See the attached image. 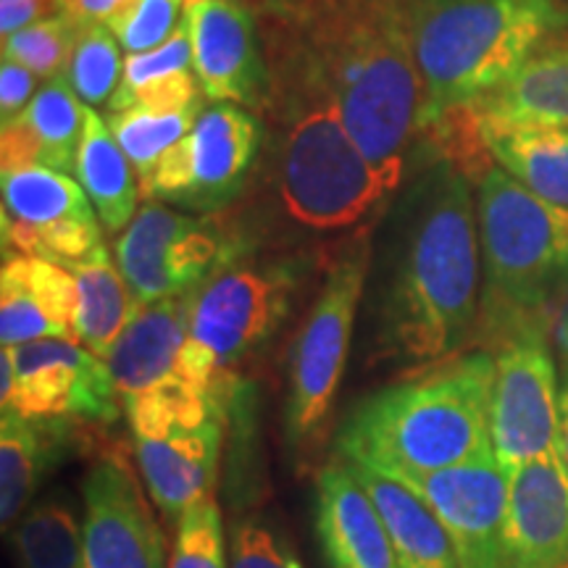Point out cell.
Returning <instances> with one entry per match:
<instances>
[{
  "instance_id": "cell-1",
  "label": "cell",
  "mask_w": 568,
  "mask_h": 568,
  "mask_svg": "<svg viewBox=\"0 0 568 568\" xmlns=\"http://www.w3.org/2000/svg\"><path fill=\"white\" fill-rule=\"evenodd\" d=\"M376 237L374 364L418 372L464 353L481 305L479 216L468 174L445 159L429 163Z\"/></svg>"
},
{
  "instance_id": "cell-2",
  "label": "cell",
  "mask_w": 568,
  "mask_h": 568,
  "mask_svg": "<svg viewBox=\"0 0 568 568\" xmlns=\"http://www.w3.org/2000/svg\"><path fill=\"white\" fill-rule=\"evenodd\" d=\"M426 0H305L290 27H274L335 98L366 159L400 190L422 134L424 88L416 27Z\"/></svg>"
},
{
  "instance_id": "cell-3",
  "label": "cell",
  "mask_w": 568,
  "mask_h": 568,
  "mask_svg": "<svg viewBox=\"0 0 568 568\" xmlns=\"http://www.w3.org/2000/svg\"><path fill=\"white\" fill-rule=\"evenodd\" d=\"M495 355L464 351L410 372L355 403L337 432V453L385 477L439 471L493 450Z\"/></svg>"
},
{
  "instance_id": "cell-4",
  "label": "cell",
  "mask_w": 568,
  "mask_h": 568,
  "mask_svg": "<svg viewBox=\"0 0 568 568\" xmlns=\"http://www.w3.org/2000/svg\"><path fill=\"white\" fill-rule=\"evenodd\" d=\"M272 95L276 140L274 187L280 213L301 234L364 226L395 195L347 132L335 98L287 40H274Z\"/></svg>"
},
{
  "instance_id": "cell-5",
  "label": "cell",
  "mask_w": 568,
  "mask_h": 568,
  "mask_svg": "<svg viewBox=\"0 0 568 568\" xmlns=\"http://www.w3.org/2000/svg\"><path fill=\"white\" fill-rule=\"evenodd\" d=\"M566 27L564 0H426L414 42L422 132L493 95Z\"/></svg>"
},
{
  "instance_id": "cell-6",
  "label": "cell",
  "mask_w": 568,
  "mask_h": 568,
  "mask_svg": "<svg viewBox=\"0 0 568 568\" xmlns=\"http://www.w3.org/2000/svg\"><path fill=\"white\" fill-rule=\"evenodd\" d=\"M481 332L497 345L527 326H550L568 295V209L531 193L489 163L477 182Z\"/></svg>"
},
{
  "instance_id": "cell-7",
  "label": "cell",
  "mask_w": 568,
  "mask_h": 568,
  "mask_svg": "<svg viewBox=\"0 0 568 568\" xmlns=\"http://www.w3.org/2000/svg\"><path fill=\"white\" fill-rule=\"evenodd\" d=\"M374 234L376 226L364 224L339 243L290 347L282 426L284 439L293 450H305L322 435L337 400L353 329L366 297Z\"/></svg>"
},
{
  "instance_id": "cell-8",
  "label": "cell",
  "mask_w": 568,
  "mask_h": 568,
  "mask_svg": "<svg viewBox=\"0 0 568 568\" xmlns=\"http://www.w3.org/2000/svg\"><path fill=\"white\" fill-rule=\"evenodd\" d=\"M122 410L148 497L163 516L180 521L216 487L226 397L166 389L126 400Z\"/></svg>"
},
{
  "instance_id": "cell-9",
  "label": "cell",
  "mask_w": 568,
  "mask_h": 568,
  "mask_svg": "<svg viewBox=\"0 0 568 568\" xmlns=\"http://www.w3.org/2000/svg\"><path fill=\"white\" fill-rule=\"evenodd\" d=\"M308 272L303 255L243 253L193 293L190 337L234 376V368L264 351L293 314Z\"/></svg>"
},
{
  "instance_id": "cell-10",
  "label": "cell",
  "mask_w": 568,
  "mask_h": 568,
  "mask_svg": "<svg viewBox=\"0 0 568 568\" xmlns=\"http://www.w3.org/2000/svg\"><path fill=\"white\" fill-rule=\"evenodd\" d=\"M247 251L243 230L224 224L219 213L176 211L161 201L142 203L113 237V258L140 305L195 293Z\"/></svg>"
},
{
  "instance_id": "cell-11",
  "label": "cell",
  "mask_w": 568,
  "mask_h": 568,
  "mask_svg": "<svg viewBox=\"0 0 568 568\" xmlns=\"http://www.w3.org/2000/svg\"><path fill=\"white\" fill-rule=\"evenodd\" d=\"M261 142L264 130L251 109L203 105L193 130L140 182L142 197L190 213H219L243 193Z\"/></svg>"
},
{
  "instance_id": "cell-12",
  "label": "cell",
  "mask_w": 568,
  "mask_h": 568,
  "mask_svg": "<svg viewBox=\"0 0 568 568\" xmlns=\"http://www.w3.org/2000/svg\"><path fill=\"white\" fill-rule=\"evenodd\" d=\"M0 406L34 418L84 424H113L122 414L109 361L67 337L3 347Z\"/></svg>"
},
{
  "instance_id": "cell-13",
  "label": "cell",
  "mask_w": 568,
  "mask_h": 568,
  "mask_svg": "<svg viewBox=\"0 0 568 568\" xmlns=\"http://www.w3.org/2000/svg\"><path fill=\"white\" fill-rule=\"evenodd\" d=\"M550 326H527L495 345L489 437L506 471L558 450V368Z\"/></svg>"
},
{
  "instance_id": "cell-14",
  "label": "cell",
  "mask_w": 568,
  "mask_h": 568,
  "mask_svg": "<svg viewBox=\"0 0 568 568\" xmlns=\"http://www.w3.org/2000/svg\"><path fill=\"white\" fill-rule=\"evenodd\" d=\"M193 293L140 305L109 353V368L122 406L134 397L195 389L230 400L234 376L224 374L190 337Z\"/></svg>"
},
{
  "instance_id": "cell-15",
  "label": "cell",
  "mask_w": 568,
  "mask_h": 568,
  "mask_svg": "<svg viewBox=\"0 0 568 568\" xmlns=\"http://www.w3.org/2000/svg\"><path fill=\"white\" fill-rule=\"evenodd\" d=\"M3 251L71 266L103 243L101 219L82 184L48 166L0 174Z\"/></svg>"
},
{
  "instance_id": "cell-16",
  "label": "cell",
  "mask_w": 568,
  "mask_h": 568,
  "mask_svg": "<svg viewBox=\"0 0 568 568\" xmlns=\"http://www.w3.org/2000/svg\"><path fill=\"white\" fill-rule=\"evenodd\" d=\"M145 493L122 458L105 456L90 468L82 481L84 568H169Z\"/></svg>"
},
{
  "instance_id": "cell-17",
  "label": "cell",
  "mask_w": 568,
  "mask_h": 568,
  "mask_svg": "<svg viewBox=\"0 0 568 568\" xmlns=\"http://www.w3.org/2000/svg\"><path fill=\"white\" fill-rule=\"evenodd\" d=\"M435 510L456 545L460 568L500 566V535L508 508V471L495 450L439 471L400 477Z\"/></svg>"
},
{
  "instance_id": "cell-18",
  "label": "cell",
  "mask_w": 568,
  "mask_h": 568,
  "mask_svg": "<svg viewBox=\"0 0 568 568\" xmlns=\"http://www.w3.org/2000/svg\"><path fill=\"white\" fill-rule=\"evenodd\" d=\"M203 98L243 109L268 105L272 67L258 40V17L237 0H197L184 13Z\"/></svg>"
},
{
  "instance_id": "cell-19",
  "label": "cell",
  "mask_w": 568,
  "mask_h": 568,
  "mask_svg": "<svg viewBox=\"0 0 568 568\" xmlns=\"http://www.w3.org/2000/svg\"><path fill=\"white\" fill-rule=\"evenodd\" d=\"M568 566V468L558 450L508 471L497 568Z\"/></svg>"
},
{
  "instance_id": "cell-20",
  "label": "cell",
  "mask_w": 568,
  "mask_h": 568,
  "mask_svg": "<svg viewBox=\"0 0 568 568\" xmlns=\"http://www.w3.org/2000/svg\"><path fill=\"white\" fill-rule=\"evenodd\" d=\"M314 516L326 568H400L382 514L345 460L318 471Z\"/></svg>"
},
{
  "instance_id": "cell-21",
  "label": "cell",
  "mask_w": 568,
  "mask_h": 568,
  "mask_svg": "<svg viewBox=\"0 0 568 568\" xmlns=\"http://www.w3.org/2000/svg\"><path fill=\"white\" fill-rule=\"evenodd\" d=\"M77 284L67 266L34 255L6 253L0 272V343L74 339Z\"/></svg>"
},
{
  "instance_id": "cell-22",
  "label": "cell",
  "mask_w": 568,
  "mask_h": 568,
  "mask_svg": "<svg viewBox=\"0 0 568 568\" xmlns=\"http://www.w3.org/2000/svg\"><path fill=\"white\" fill-rule=\"evenodd\" d=\"M84 111L88 105L80 101L67 74L45 80L17 119L3 122V130H0L3 172L21 166H48L55 172L74 174Z\"/></svg>"
},
{
  "instance_id": "cell-23",
  "label": "cell",
  "mask_w": 568,
  "mask_h": 568,
  "mask_svg": "<svg viewBox=\"0 0 568 568\" xmlns=\"http://www.w3.org/2000/svg\"><path fill=\"white\" fill-rule=\"evenodd\" d=\"M77 422L34 418L3 410L0 416V521L9 531L30 508L48 474L77 445Z\"/></svg>"
},
{
  "instance_id": "cell-24",
  "label": "cell",
  "mask_w": 568,
  "mask_h": 568,
  "mask_svg": "<svg viewBox=\"0 0 568 568\" xmlns=\"http://www.w3.org/2000/svg\"><path fill=\"white\" fill-rule=\"evenodd\" d=\"M468 111L495 166L535 195L568 209V130L485 116L474 105H468Z\"/></svg>"
},
{
  "instance_id": "cell-25",
  "label": "cell",
  "mask_w": 568,
  "mask_h": 568,
  "mask_svg": "<svg viewBox=\"0 0 568 568\" xmlns=\"http://www.w3.org/2000/svg\"><path fill=\"white\" fill-rule=\"evenodd\" d=\"M347 466L382 514L400 568H460L456 545L443 521L414 489L374 468L358 464Z\"/></svg>"
},
{
  "instance_id": "cell-26",
  "label": "cell",
  "mask_w": 568,
  "mask_h": 568,
  "mask_svg": "<svg viewBox=\"0 0 568 568\" xmlns=\"http://www.w3.org/2000/svg\"><path fill=\"white\" fill-rule=\"evenodd\" d=\"M74 176L88 193L90 203L95 205L103 230L113 237L124 232L138 213L142 197L140 176L122 145L113 138L105 116L90 105L84 111V130L80 148H77Z\"/></svg>"
},
{
  "instance_id": "cell-27",
  "label": "cell",
  "mask_w": 568,
  "mask_h": 568,
  "mask_svg": "<svg viewBox=\"0 0 568 568\" xmlns=\"http://www.w3.org/2000/svg\"><path fill=\"white\" fill-rule=\"evenodd\" d=\"M67 268L77 284L74 339L101 358H109L113 343L140 311V303L134 301L122 268L105 243Z\"/></svg>"
},
{
  "instance_id": "cell-28",
  "label": "cell",
  "mask_w": 568,
  "mask_h": 568,
  "mask_svg": "<svg viewBox=\"0 0 568 568\" xmlns=\"http://www.w3.org/2000/svg\"><path fill=\"white\" fill-rule=\"evenodd\" d=\"M201 82L193 67V45L187 30L169 38L163 45L124 59L122 88L105 105L109 113L145 105V109H190L201 103Z\"/></svg>"
},
{
  "instance_id": "cell-29",
  "label": "cell",
  "mask_w": 568,
  "mask_h": 568,
  "mask_svg": "<svg viewBox=\"0 0 568 568\" xmlns=\"http://www.w3.org/2000/svg\"><path fill=\"white\" fill-rule=\"evenodd\" d=\"M474 109L485 116L568 130V42L545 45Z\"/></svg>"
},
{
  "instance_id": "cell-30",
  "label": "cell",
  "mask_w": 568,
  "mask_h": 568,
  "mask_svg": "<svg viewBox=\"0 0 568 568\" xmlns=\"http://www.w3.org/2000/svg\"><path fill=\"white\" fill-rule=\"evenodd\" d=\"M19 568H84L82 518L67 493L32 500L11 527Z\"/></svg>"
},
{
  "instance_id": "cell-31",
  "label": "cell",
  "mask_w": 568,
  "mask_h": 568,
  "mask_svg": "<svg viewBox=\"0 0 568 568\" xmlns=\"http://www.w3.org/2000/svg\"><path fill=\"white\" fill-rule=\"evenodd\" d=\"M203 103L190 105V109H145V105H132V109L105 113V122L113 132L126 159L138 172L140 182L153 172L155 163L166 155L180 142L184 134L193 130L201 116Z\"/></svg>"
},
{
  "instance_id": "cell-32",
  "label": "cell",
  "mask_w": 568,
  "mask_h": 568,
  "mask_svg": "<svg viewBox=\"0 0 568 568\" xmlns=\"http://www.w3.org/2000/svg\"><path fill=\"white\" fill-rule=\"evenodd\" d=\"M63 74L80 101L90 109H101L113 101L116 90L122 88L124 59L122 42L116 40L109 24L98 21V24L80 27Z\"/></svg>"
},
{
  "instance_id": "cell-33",
  "label": "cell",
  "mask_w": 568,
  "mask_h": 568,
  "mask_svg": "<svg viewBox=\"0 0 568 568\" xmlns=\"http://www.w3.org/2000/svg\"><path fill=\"white\" fill-rule=\"evenodd\" d=\"M80 27L82 24H77L63 11L32 21L24 30L13 32L11 38H3V59L21 63L42 80H51L67 71Z\"/></svg>"
},
{
  "instance_id": "cell-34",
  "label": "cell",
  "mask_w": 568,
  "mask_h": 568,
  "mask_svg": "<svg viewBox=\"0 0 568 568\" xmlns=\"http://www.w3.org/2000/svg\"><path fill=\"white\" fill-rule=\"evenodd\" d=\"M169 568H230L216 497H203L176 521Z\"/></svg>"
},
{
  "instance_id": "cell-35",
  "label": "cell",
  "mask_w": 568,
  "mask_h": 568,
  "mask_svg": "<svg viewBox=\"0 0 568 568\" xmlns=\"http://www.w3.org/2000/svg\"><path fill=\"white\" fill-rule=\"evenodd\" d=\"M187 0H130L105 21L130 53L153 51L182 30Z\"/></svg>"
},
{
  "instance_id": "cell-36",
  "label": "cell",
  "mask_w": 568,
  "mask_h": 568,
  "mask_svg": "<svg viewBox=\"0 0 568 568\" xmlns=\"http://www.w3.org/2000/svg\"><path fill=\"white\" fill-rule=\"evenodd\" d=\"M230 568H303L287 537L264 516L237 518L230 529Z\"/></svg>"
},
{
  "instance_id": "cell-37",
  "label": "cell",
  "mask_w": 568,
  "mask_h": 568,
  "mask_svg": "<svg viewBox=\"0 0 568 568\" xmlns=\"http://www.w3.org/2000/svg\"><path fill=\"white\" fill-rule=\"evenodd\" d=\"M38 80L40 77L34 71L11 59H3L0 63V116H3V122L17 119L30 105L34 92L40 90Z\"/></svg>"
},
{
  "instance_id": "cell-38",
  "label": "cell",
  "mask_w": 568,
  "mask_h": 568,
  "mask_svg": "<svg viewBox=\"0 0 568 568\" xmlns=\"http://www.w3.org/2000/svg\"><path fill=\"white\" fill-rule=\"evenodd\" d=\"M59 13L55 0H0V38H11L32 21Z\"/></svg>"
},
{
  "instance_id": "cell-39",
  "label": "cell",
  "mask_w": 568,
  "mask_h": 568,
  "mask_svg": "<svg viewBox=\"0 0 568 568\" xmlns=\"http://www.w3.org/2000/svg\"><path fill=\"white\" fill-rule=\"evenodd\" d=\"M55 3H59V11L74 19L77 24H98V21L105 24L130 0H55Z\"/></svg>"
},
{
  "instance_id": "cell-40",
  "label": "cell",
  "mask_w": 568,
  "mask_h": 568,
  "mask_svg": "<svg viewBox=\"0 0 568 568\" xmlns=\"http://www.w3.org/2000/svg\"><path fill=\"white\" fill-rule=\"evenodd\" d=\"M251 9L258 19H266L272 27H290L303 11L305 0H237Z\"/></svg>"
},
{
  "instance_id": "cell-41",
  "label": "cell",
  "mask_w": 568,
  "mask_h": 568,
  "mask_svg": "<svg viewBox=\"0 0 568 568\" xmlns=\"http://www.w3.org/2000/svg\"><path fill=\"white\" fill-rule=\"evenodd\" d=\"M558 456L568 468V379H564L558 397Z\"/></svg>"
},
{
  "instance_id": "cell-42",
  "label": "cell",
  "mask_w": 568,
  "mask_h": 568,
  "mask_svg": "<svg viewBox=\"0 0 568 568\" xmlns=\"http://www.w3.org/2000/svg\"><path fill=\"white\" fill-rule=\"evenodd\" d=\"M556 351L560 355V364H564V376L568 379V295L564 297V303H560V308H558Z\"/></svg>"
}]
</instances>
